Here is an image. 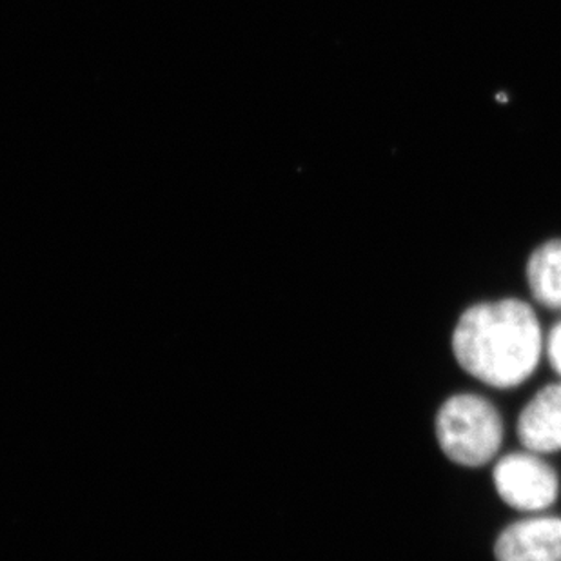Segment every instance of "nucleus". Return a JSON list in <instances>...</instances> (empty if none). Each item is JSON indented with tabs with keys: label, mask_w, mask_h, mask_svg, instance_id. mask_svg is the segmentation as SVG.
I'll return each instance as SVG.
<instances>
[{
	"label": "nucleus",
	"mask_w": 561,
	"mask_h": 561,
	"mask_svg": "<svg viewBox=\"0 0 561 561\" xmlns=\"http://www.w3.org/2000/svg\"><path fill=\"white\" fill-rule=\"evenodd\" d=\"M499 102H508V96L507 95H503V93H500Z\"/></svg>",
	"instance_id": "obj_8"
},
{
	"label": "nucleus",
	"mask_w": 561,
	"mask_h": 561,
	"mask_svg": "<svg viewBox=\"0 0 561 561\" xmlns=\"http://www.w3.org/2000/svg\"><path fill=\"white\" fill-rule=\"evenodd\" d=\"M494 554L499 561H561V518L516 522L500 535Z\"/></svg>",
	"instance_id": "obj_4"
},
{
	"label": "nucleus",
	"mask_w": 561,
	"mask_h": 561,
	"mask_svg": "<svg viewBox=\"0 0 561 561\" xmlns=\"http://www.w3.org/2000/svg\"><path fill=\"white\" fill-rule=\"evenodd\" d=\"M436 436L450 460L466 467L485 466L502 445V419L485 398L456 394L438 411Z\"/></svg>",
	"instance_id": "obj_2"
},
{
	"label": "nucleus",
	"mask_w": 561,
	"mask_h": 561,
	"mask_svg": "<svg viewBox=\"0 0 561 561\" xmlns=\"http://www.w3.org/2000/svg\"><path fill=\"white\" fill-rule=\"evenodd\" d=\"M456 360L488 386L513 389L540 362L541 328L529 304L508 298L467 309L453 334Z\"/></svg>",
	"instance_id": "obj_1"
},
{
	"label": "nucleus",
	"mask_w": 561,
	"mask_h": 561,
	"mask_svg": "<svg viewBox=\"0 0 561 561\" xmlns=\"http://www.w3.org/2000/svg\"><path fill=\"white\" fill-rule=\"evenodd\" d=\"M518 438L530 453L561 450V383L536 394L518 419Z\"/></svg>",
	"instance_id": "obj_5"
},
{
	"label": "nucleus",
	"mask_w": 561,
	"mask_h": 561,
	"mask_svg": "<svg viewBox=\"0 0 561 561\" xmlns=\"http://www.w3.org/2000/svg\"><path fill=\"white\" fill-rule=\"evenodd\" d=\"M527 278L536 302L561 311V240H551L533 253Z\"/></svg>",
	"instance_id": "obj_6"
},
{
	"label": "nucleus",
	"mask_w": 561,
	"mask_h": 561,
	"mask_svg": "<svg viewBox=\"0 0 561 561\" xmlns=\"http://www.w3.org/2000/svg\"><path fill=\"white\" fill-rule=\"evenodd\" d=\"M547 355L551 362L552 369L561 376V322L552 328L549 340H547Z\"/></svg>",
	"instance_id": "obj_7"
},
{
	"label": "nucleus",
	"mask_w": 561,
	"mask_h": 561,
	"mask_svg": "<svg viewBox=\"0 0 561 561\" xmlns=\"http://www.w3.org/2000/svg\"><path fill=\"white\" fill-rule=\"evenodd\" d=\"M494 485L503 502L518 511H543L557 502L558 474L535 455H508L494 467Z\"/></svg>",
	"instance_id": "obj_3"
}]
</instances>
